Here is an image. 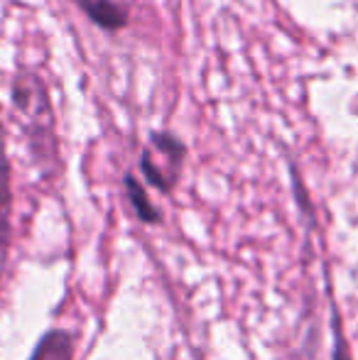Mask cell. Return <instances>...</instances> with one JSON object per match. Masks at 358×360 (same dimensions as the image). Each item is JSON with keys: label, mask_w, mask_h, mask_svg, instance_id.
<instances>
[{"label": "cell", "mask_w": 358, "mask_h": 360, "mask_svg": "<svg viewBox=\"0 0 358 360\" xmlns=\"http://www.w3.org/2000/svg\"><path fill=\"white\" fill-rule=\"evenodd\" d=\"M10 216H13V191H10V165L5 157L3 130H0V272H3L5 257L10 248Z\"/></svg>", "instance_id": "obj_3"}, {"label": "cell", "mask_w": 358, "mask_h": 360, "mask_svg": "<svg viewBox=\"0 0 358 360\" xmlns=\"http://www.w3.org/2000/svg\"><path fill=\"white\" fill-rule=\"evenodd\" d=\"M186 147L172 133H153L140 155V169L145 179L160 191H172L184 167Z\"/></svg>", "instance_id": "obj_2"}, {"label": "cell", "mask_w": 358, "mask_h": 360, "mask_svg": "<svg viewBox=\"0 0 358 360\" xmlns=\"http://www.w3.org/2000/svg\"><path fill=\"white\" fill-rule=\"evenodd\" d=\"M125 194H128V201L133 206L135 216L143 223H160V211L155 209V204L150 201V196L145 194V189L140 186V181L135 179L133 174H125Z\"/></svg>", "instance_id": "obj_6"}, {"label": "cell", "mask_w": 358, "mask_h": 360, "mask_svg": "<svg viewBox=\"0 0 358 360\" xmlns=\"http://www.w3.org/2000/svg\"><path fill=\"white\" fill-rule=\"evenodd\" d=\"M13 103L15 110L23 115L32 145L37 152L54 157V113L49 103V94L44 81L32 72H23L13 81Z\"/></svg>", "instance_id": "obj_1"}, {"label": "cell", "mask_w": 358, "mask_h": 360, "mask_svg": "<svg viewBox=\"0 0 358 360\" xmlns=\"http://www.w3.org/2000/svg\"><path fill=\"white\" fill-rule=\"evenodd\" d=\"M30 360H74V336L64 328H52L42 336Z\"/></svg>", "instance_id": "obj_5"}, {"label": "cell", "mask_w": 358, "mask_h": 360, "mask_svg": "<svg viewBox=\"0 0 358 360\" xmlns=\"http://www.w3.org/2000/svg\"><path fill=\"white\" fill-rule=\"evenodd\" d=\"M94 25H98L106 32H118L128 25V8L118 0H74Z\"/></svg>", "instance_id": "obj_4"}, {"label": "cell", "mask_w": 358, "mask_h": 360, "mask_svg": "<svg viewBox=\"0 0 358 360\" xmlns=\"http://www.w3.org/2000/svg\"><path fill=\"white\" fill-rule=\"evenodd\" d=\"M331 319H334V360H354V358H351L349 343H346L344 328H341L339 311H336V309L331 311Z\"/></svg>", "instance_id": "obj_7"}]
</instances>
